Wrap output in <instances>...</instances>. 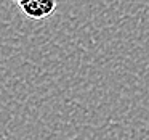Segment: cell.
Wrapping results in <instances>:
<instances>
[{"label": "cell", "instance_id": "obj_1", "mask_svg": "<svg viewBox=\"0 0 149 140\" xmlns=\"http://www.w3.org/2000/svg\"><path fill=\"white\" fill-rule=\"evenodd\" d=\"M23 16L32 21H43L55 15L58 0H11Z\"/></svg>", "mask_w": 149, "mask_h": 140}]
</instances>
